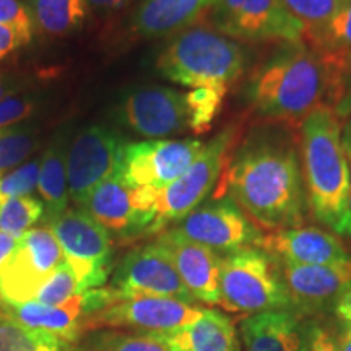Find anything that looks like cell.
Listing matches in <instances>:
<instances>
[{"label": "cell", "mask_w": 351, "mask_h": 351, "mask_svg": "<svg viewBox=\"0 0 351 351\" xmlns=\"http://www.w3.org/2000/svg\"><path fill=\"white\" fill-rule=\"evenodd\" d=\"M217 195L231 197L258 228L288 230L304 223L307 202L300 153L282 134H256L230 156Z\"/></svg>", "instance_id": "cell-1"}, {"label": "cell", "mask_w": 351, "mask_h": 351, "mask_svg": "<svg viewBox=\"0 0 351 351\" xmlns=\"http://www.w3.org/2000/svg\"><path fill=\"white\" fill-rule=\"evenodd\" d=\"M348 62L306 43H285L252 69L245 99L263 119L301 124L314 109L335 108Z\"/></svg>", "instance_id": "cell-2"}, {"label": "cell", "mask_w": 351, "mask_h": 351, "mask_svg": "<svg viewBox=\"0 0 351 351\" xmlns=\"http://www.w3.org/2000/svg\"><path fill=\"white\" fill-rule=\"evenodd\" d=\"M341 129L335 109L320 106L300 124L298 145L307 208L333 234L351 238L350 169Z\"/></svg>", "instance_id": "cell-3"}, {"label": "cell", "mask_w": 351, "mask_h": 351, "mask_svg": "<svg viewBox=\"0 0 351 351\" xmlns=\"http://www.w3.org/2000/svg\"><path fill=\"white\" fill-rule=\"evenodd\" d=\"M243 44L207 26H191L174 34L156 59V70L166 80L191 90L226 91L244 75Z\"/></svg>", "instance_id": "cell-4"}, {"label": "cell", "mask_w": 351, "mask_h": 351, "mask_svg": "<svg viewBox=\"0 0 351 351\" xmlns=\"http://www.w3.org/2000/svg\"><path fill=\"white\" fill-rule=\"evenodd\" d=\"M218 306L247 315L291 311L278 261L256 245L221 256Z\"/></svg>", "instance_id": "cell-5"}, {"label": "cell", "mask_w": 351, "mask_h": 351, "mask_svg": "<svg viewBox=\"0 0 351 351\" xmlns=\"http://www.w3.org/2000/svg\"><path fill=\"white\" fill-rule=\"evenodd\" d=\"M239 127L230 125L205 143L204 150L189 166L186 173L179 176L163 189L155 192V219L148 232L165 231L171 223H179L192 210L200 207L221 179L223 171L231 156Z\"/></svg>", "instance_id": "cell-6"}, {"label": "cell", "mask_w": 351, "mask_h": 351, "mask_svg": "<svg viewBox=\"0 0 351 351\" xmlns=\"http://www.w3.org/2000/svg\"><path fill=\"white\" fill-rule=\"evenodd\" d=\"M75 274L80 291L101 288L112 271V238L82 208H67L47 223Z\"/></svg>", "instance_id": "cell-7"}, {"label": "cell", "mask_w": 351, "mask_h": 351, "mask_svg": "<svg viewBox=\"0 0 351 351\" xmlns=\"http://www.w3.org/2000/svg\"><path fill=\"white\" fill-rule=\"evenodd\" d=\"M212 21L238 43H302L307 29L283 0H217Z\"/></svg>", "instance_id": "cell-8"}, {"label": "cell", "mask_w": 351, "mask_h": 351, "mask_svg": "<svg viewBox=\"0 0 351 351\" xmlns=\"http://www.w3.org/2000/svg\"><path fill=\"white\" fill-rule=\"evenodd\" d=\"M64 262L62 247L49 226L25 232L0 267V301L10 306L33 301L43 283Z\"/></svg>", "instance_id": "cell-9"}, {"label": "cell", "mask_w": 351, "mask_h": 351, "mask_svg": "<svg viewBox=\"0 0 351 351\" xmlns=\"http://www.w3.org/2000/svg\"><path fill=\"white\" fill-rule=\"evenodd\" d=\"M204 307L173 298L135 296L117 298L111 304L88 319L86 328H114V330L168 335L195 320Z\"/></svg>", "instance_id": "cell-10"}, {"label": "cell", "mask_w": 351, "mask_h": 351, "mask_svg": "<svg viewBox=\"0 0 351 351\" xmlns=\"http://www.w3.org/2000/svg\"><path fill=\"white\" fill-rule=\"evenodd\" d=\"M173 230L221 256L252 245L258 247L263 236L256 223L228 195H215L213 200L192 210Z\"/></svg>", "instance_id": "cell-11"}, {"label": "cell", "mask_w": 351, "mask_h": 351, "mask_svg": "<svg viewBox=\"0 0 351 351\" xmlns=\"http://www.w3.org/2000/svg\"><path fill=\"white\" fill-rule=\"evenodd\" d=\"M204 147L195 138L125 143L119 174L134 189H163L186 173Z\"/></svg>", "instance_id": "cell-12"}, {"label": "cell", "mask_w": 351, "mask_h": 351, "mask_svg": "<svg viewBox=\"0 0 351 351\" xmlns=\"http://www.w3.org/2000/svg\"><path fill=\"white\" fill-rule=\"evenodd\" d=\"M124 140L106 125H90L73 138L67 150L69 195L80 207L86 197L119 173Z\"/></svg>", "instance_id": "cell-13"}, {"label": "cell", "mask_w": 351, "mask_h": 351, "mask_svg": "<svg viewBox=\"0 0 351 351\" xmlns=\"http://www.w3.org/2000/svg\"><path fill=\"white\" fill-rule=\"evenodd\" d=\"M156 189H134L116 173L101 182L78 208L93 217L109 234L148 232L155 219Z\"/></svg>", "instance_id": "cell-14"}, {"label": "cell", "mask_w": 351, "mask_h": 351, "mask_svg": "<svg viewBox=\"0 0 351 351\" xmlns=\"http://www.w3.org/2000/svg\"><path fill=\"white\" fill-rule=\"evenodd\" d=\"M111 288L119 298H173L195 304L168 251L158 241L135 247L122 258L114 270Z\"/></svg>", "instance_id": "cell-15"}, {"label": "cell", "mask_w": 351, "mask_h": 351, "mask_svg": "<svg viewBox=\"0 0 351 351\" xmlns=\"http://www.w3.org/2000/svg\"><path fill=\"white\" fill-rule=\"evenodd\" d=\"M117 117L140 137L150 140H165L191 129L187 93L166 86L138 88L127 93Z\"/></svg>", "instance_id": "cell-16"}, {"label": "cell", "mask_w": 351, "mask_h": 351, "mask_svg": "<svg viewBox=\"0 0 351 351\" xmlns=\"http://www.w3.org/2000/svg\"><path fill=\"white\" fill-rule=\"evenodd\" d=\"M117 293L109 288L88 289L85 293L70 298L60 304L49 306L38 301H28L23 304H2L13 317L34 330L49 333L64 343H73L86 330L88 319L95 313L104 309L117 300Z\"/></svg>", "instance_id": "cell-17"}, {"label": "cell", "mask_w": 351, "mask_h": 351, "mask_svg": "<svg viewBox=\"0 0 351 351\" xmlns=\"http://www.w3.org/2000/svg\"><path fill=\"white\" fill-rule=\"evenodd\" d=\"M287 285L291 311L313 314L333 306L351 288V258L328 265H296L278 261Z\"/></svg>", "instance_id": "cell-18"}, {"label": "cell", "mask_w": 351, "mask_h": 351, "mask_svg": "<svg viewBox=\"0 0 351 351\" xmlns=\"http://www.w3.org/2000/svg\"><path fill=\"white\" fill-rule=\"evenodd\" d=\"M156 241L168 251L176 270L194 301L207 306H218L221 256L205 245L184 238L173 228L165 230Z\"/></svg>", "instance_id": "cell-19"}, {"label": "cell", "mask_w": 351, "mask_h": 351, "mask_svg": "<svg viewBox=\"0 0 351 351\" xmlns=\"http://www.w3.org/2000/svg\"><path fill=\"white\" fill-rule=\"evenodd\" d=\"M258 247L274 256L276 261L296 265H328L351 258L339 236L315 226L270 231L262 236Z\"/></svg>", "instance_id": "cell-20"}, {"label": "cell", "mask_w": 351, "mask_h": 351, "mask_svg": "<svg viewBox=\"0 0 351 351\" xmlns=\"http://www.w3.org/2000/svg\"><path fill=\"white\" fill-rule=\"evenodd\" d=\"M217 0H142L134 15V29L145 39L173 36L194 26Z\"/></svg>", "instance_id": "cell-21"}, {"label": "cell", "mask_w": 351, "mask_h": 351, "mask_svg": "<svg viewBox=\"0 0 351 351\" xmlns=\"http://www.w3.org/2000/svg\"><path fill=\"white\" fill-rule=\"evenodd\" d=\"M244 351H304V330L293 311H269L239 326Z\"/></svg>", "instance_id": "cell-22"}, {"label": "cell", "mask_w": 351, "mask_h": 351, "mask_svg": "<svg viewBox=\"0 0 351 351\" xmlns=\"http://www.w3.org/2000/svg\"><path fill=\"white\" fill-rule=\"evenodd\" d=\"M163 337L173 351H243L232 320L205 307L189 326Z\"/></svg>", "instance_id": "cell-23"}, {"label": "cell", "mask_w": 351, "mask_h": 351, "mask_svg": "<svg viewBox=\"0 0 351 351\" xmlns=\"http://www.w3.org/2000/svg\"><path fill=\"white\" fill-rule=\"evenodd\" d=\"M67 150L62 140H56L39 160L38 194L44 205V219L47 223L62 215L69 208L67 184Z\"/></svg>", "instance_id": "cell-24"}, {"label": "cell", "mask_w": 351, "mask_h": 351, "mask_svg": "<svg viewBox=\"0 0 351 351\" xmlns=\"http://www.w3.org/2000/svg\"><path fill=\"white\" fill-rule=\"evenodd\" d=\"M34 26L47 36H65L85 23L88 7L85 0H32Z\"/></svg>", "instance_id": "cell-25"}, {"label": "cell", "mask_w": 351, "mask_h": 351, "mask_svg": "<svg viewBox=\"0 0 351 351\" xmlns=\"http://www.w3.org/2000/svg\"><path fill=\"white\" fill-rule=\"evenodd\" d=\"M82 351H173L163 335L95 328L82 339Z\"/></svg>", "instance_id": "cell-26"}, {"label": "cell", "mask_w": 351, "mask_h": 351, "mask_svg": "<svg viewBox=\"0 0 351 351\" xmlns=\"http://www.w3.org/2000/svg\"><path fill=\"white\" fill-rule=\"evenodd\" d=\"M67 343L25 326L0 302V351H65Z\"/></svg>", "instance_id": "cell-27"}, {"label": "cell", "mask_w": 351, "mask_h": 351, "mask_svg": "<svg viewBox=\"0 0 351 351\" xmlns=\"http://www.w3.org/2000/svg\"><path fill=\"white\" fill-rule=\"evenodd\" d=\"M302 43L348 59L351 52V0H348L326 25L307 29Z\"/></svg>", "instance_id": "cell-28"}, {"label": "cell", "mask_w": 351, "mask_h": 351, "mask_svg": "<svg viewBox=\"0 0 351 351\" xmlns=\"http://www.w3.org/2000/svg\"><path fill=\"white\" fill-rule=\"evenodd\" d=\"M44 218L43 202L33 195L16 197L0 205V231L21 238Z\"/></svg>", "instance_id": "cell-29"}, {"label": "cell", "mask_w": 351, "mask_h": 351, "mask_svg": "<svg viewBox=\"0 0 351 351\" xmlns=\"http://www.w3.org/2000/svg\"><path fill=\"white\" fill-rule=\"evenodd\" d=\"M38 142L33 125H13L0 130V178L32 155Z\"/></svg>", "instance_id": "cell-30"}, {"label": "cell", "mask_w": 351, "mask_h": 351, "mask_svg": "<svg viewBox=\"0 0 351 351\" xmlns=\"http://www.w3.org/2000/svg\"><path fill=\"white\" fill-rule=\"evenodd\" d=\"M226 91L213 90V88H197L187 93L189 108H191V130L195 134H205L218 112L221 111L223 99Z\"/></svg>", "instance_id": "cell-31"}, {"label": "cell", "mask_w": 351, "mask_h": 351, "mask_svg": "<svg viewBox=\"0 0 351 351\" xmlns=\"http://www.w3.org/2000/svg\"><path fill=\"white\" fill-rule=\"evenodd\" d=\"M80 285H78L75 274L70 269L69 263L64 262L62 265H60L59 269L43 283V287L38 289L33 301L56 306L60 304V302H65L70 300V298L80 295Z\"/></svg>", "instance_id": "cell-32"}, {"label": "cell", "mask_w": 351, "mask_h": 351, "mask_svg": "<svg viewBox=\"0 0 351 351\" xmlns=\"http://www.w3.org/2000/svg\"><path fill=\"white\" fill-rule=\"evenodd\" d=\"M346 2L348 0H283L288 12L304 23L307 29L326 25Z\"/></svg>", "instance_id": "cell-33"}, {"label": "cell", "mask_w": 351, "mask_h": 351, "mask_svg": "<svg viewBox=\"0 0 351 351\" xmlns=\"http://www.w3.org/2000/svg\"><path fill=\"white\" fill-rule=\"evenodd\" d=\"M39 161L33 160L19 168L8 171L0 178V205L3 202L16 199V197L32 195L34 187L38 186Z\"/></svg>", "instance_id": "cell-34"}, {"label": "cell", "mask_w": 351, "mask_h": 351, "mask_svg": "<svg viewBox=\"0 0 351 351\" xmlns=\"http://www.w3.org/2000/svg\"><path fill=\"white\" fill-rule=\"evenodd\" d=\"M0 25L33 34L34 20L32 8L23 0H0Z\"/></svg>", "instance_id": "cell-35"}, {"label": "cell", "mask_w": 351, "mask_h": 351, "mask_svg": "<svg viewBox=\"0 0 351 351\" xmlns=\"http://www.w3.org/2000/svg\"><path fill=\"white\" fill-rule=\"evenodd\" d=\"M33 98L29 96H5L0 99V130L20 124L21 121L28 119L34 111Z\"/></svg>", "instance_id": "cell-36"}, {"label": "cell", "mask_w": 351, "mask_h": 351, "mask_svg": "<svg viewBox=\"0 0 351 351\" xmlns=\"http://www.w3.org/2000/svg\"><path fill=\"white\" fill-rule=\"evenodd\" d=\"M304 351H340L337 339L326 327L311 322L304 328Z\"/></svg>", "instance_id": "cell-37"}, {"label": "cell", "mask_w": 351, "mask_h": 351, "mask_svg": "<svg viewBox=\"0 0 351 351\" xmlns=\"http://www.w3.org/2000/svg\"><path fill=\"white\" fill-rule=\"evenodd\" d=\"M33 34L23 33L20 29L12 28V26L0 25V62L5 59L7 56L13 54L15 51L21 49L32 41Z\"/></svg>", "instance_id": "cell-38"}, {"label": "cell", "mask_w": 351, "mask_h": 351, "mask_svg": "<svg viewBox=\"0 0 351 351\" xmlns=\"http://www.w3.org/2000/svg\"><path fill=\"white\" fill-rule=\"evenodd\" d=\"M333 109H335L337 116H339L340 119H348L351 116V62H348V67L345 70L341 96Z\"/></svg>", "instance_id": "cell-39"}, {"label": "cell", "mask_w": 351, "mask_h": 351, "mask_svg": "<svg viewBox=\"0 0 351 351\" xmlns=\"http://www.w3.org/2000/svg\"><path fill=\"white\" fill-rule=\"evenodd\" d=\"M333 313L340 320L341 326L351 327V288L337 300L335 304H333Z\"/></svg>", "instance_id": "cell-40"}, {"label": "cell", "mask_w": 351, "mask_h": 351, "mask_svg": "<svg viewBox=\"0 0 351 351\" xmlns=\"http://www.w3.org/2000/svg\"><path fill=\"white\" fill-rule=\"evenodd\" d=\"M86 5L98 12H114L124 8L130 0H85Z\"/></svg>", "instance_id": "cell-41"}, {"label": "cell", "mask_w": 351, "mask_h": 351, "mask_svg": "<svg viewBox=\"0 0 351 351\" xmlns=\"http://www.w3.org/2000/svg\"><path fill=\"white\" fill-rule=\"evenodd\" d=\"M16 244H19V238H13V236L7 234V232L0 231V267L10 257V254L16 247Z\"/></svg>", "instance_id": "cell-42"}, {"label": "cell", "mask_w": 351, "mask_h": 351, "mask_svg": "<svg viewBox=\"0 0 351 351\" xmlns=\"http://www.w3.org/2000/svg\"><path fill=\"white\" fill-rule=\"evenodd\" d=\"M341 143H343V150L348 160V169H350V187H351V116L345 119L343 129H341ZM350 200H351V191H350Z\"/></svg>", "instance_id": "cell-43"}, {"label": "cell", "mask_w": 351, "mask_h": 351, "mask_svg": "<svg viewBox=\"0 0 351 351\" xmlns=\"http://www.w3.org/2000/svg\"><path fill=\"white\" fill-rule=\"evenodd\" d=\"M340 351H351V327L341 326L340 333L335 337Z\"/></svg>", "instance_id": "cell-44"}, {"label": "cell", "mask_w": 351, "mask_h": 351, "mask_svg": "<svg viewBox=\"0 0 351 351\" xmlns=\"http://www.w3.org/2000/svg\"><path fill=\"white\" fill-rule=\"evenodd\" d=\"M15 91V86H13V83L10 80H7V78L0 77V99H3L5 96H10V93Z\"/></svg>", "instance_id": "cell-45"}, {"label": "cell", "mask_w": 351, "mask_h": 351, "mask_svg": "<svg viewBox=\"0 0 351 351\" xmlns=\"http://www.w3.org/2000/svg\"><path fill=\"white\" fill-rule=\"evenodd\" d=\"M348 60H350V62H351V52H350V54H348Z\"/></svg>", "instance_id": "cell-46"}]
</instances>
